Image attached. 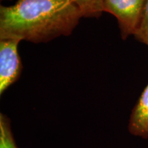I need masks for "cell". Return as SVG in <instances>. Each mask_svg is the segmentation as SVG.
Wrapping results in <instances>:
<instances>
[{
  "mask_svg": "<svg viewBox=\"0 0 148 148\" xmlns=\"http://www.w3.org/2000/svg\"><path fill=\"white\" fill-rule=\"evenodd\" d=\"M82 17L73 0H18L0 6V40L47 42L71 34Z\"/></svg>",
  "mask_w": 148,
  "mask_h": 148,
  "instance_id": "6da1fadb",
  "label": "cell"
},
{
  "mask_svg": "<svg viewBox=\"0 0 148 148\" xmlns=\"http://www.w3.org/2000/svg\"><path fill=\"white\" fill-rule=\"evenodd\" d=\"M146 0H103V12L116 18L123 40L135 34L139 25Z\"/></svg>",
  "mask_w": 148,
  "mask_h": 148,
  "instance_id": "7a4b0ae2",
  "label": "cell"
},
{
  "mask_svg": "<svg viewBox=\"0 0 148 148\" xmlns=\"http://www.w3.org/2000/svg\"><path fill=\"white\" fill-rule=\"evenodd\" d=\"M21 42L14 39L0 40V95L18 79L22 69L18 53Z\"/></svg>",
  "mask_w": 148,
  "mask_h": 148,
  "instance_id": "3957f363",
  "label": "cell"
},
{
  "mask_svg": "<svg viewBox=\"0 0 148 148\" xmlns=\"http://www.w3.org/2000/svg\"><path fill=\"white\" fill-rule=\"evenodd\" d=\"M127 128L133 136L148 138V84L132 109Z\"/></svg>",
  "mask_w": 148,
  "mask_h": 148,
  "instance_id": "277c9868",
  "label": "cell"
},
{
  "mask_svg": "<svg viewBox=\"0 0 148 148\" xmlns=\"http://www.w3.org/2000/svg\"><path fill=\"white\" fill-rule=\"evenodd\" d=\"M0 148H18L11 127L10 120L2 113L0 114Z\"/></svg>",
  "mask_w": 148,
  "mask_h": 148,
  "instance_id": "5b68a950",
  "label": "cell"
},
{
  "mask_svg": "<svg viewBox=\"0 0 148 148\" xmlns=\"http://www.w3.org/2000/svg\"><path fill=\"white\" fill-rule=\"evenodd\" d=\"M103 0H73L83 17H99L103 12Z\"/></svg>",
  "mask_w": 148,
  "mask_h": 148,
  "instance_id": "8992f818",
  "label": "cell"
},
{
  "mask_svg": "<svg viewBox=\"0 0 148 148\" xmlns=\"http://www.w3.org/2000/svg\"><path fill=\"white\" fill-rule=\"evenodd\" d=\"M134 36L138 41L148 46V0H146L141 19Z\"/></svg>",
  "mask_w": 148,
  "mask_h": 148,
  "instance_id": "52a82bcc",
  "label": "cell"
}]
</instances>
